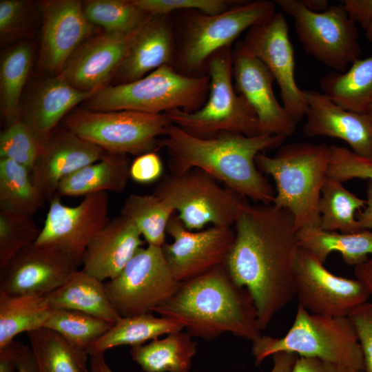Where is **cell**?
Returning a JSON list of instances; mask_svg holds the SVG:
<instances>
[{
  "instance_id": "obj_1",
  "label": "cell",
  "mask_w": 372,
  "mask_h": 372,
  "mask_svg": "<svg viewBox=\"0 0 372 372\" xmlns=\"http://www.w3.org/2000/svg\"><path fill=\"white\" fill-rule=\"evenodd\" d=\"M234 229L226 267L236 284L250 293L262 331L296 296L294 271L300 247L294 218L273 204H249Z\"/></svg>"
},
{
  "instance_id": "obj_2",
  "label": "cell",
  "mask_w": 372,
  "mask_h": 372,
  "mask_svg": "<svg viewBox=\"0 0 372 372\" xmlns=\"http://www.w3.org/2000/svg\"><path fill=\"white\" fill-rule=\"evenodd\" d=\"M286 137L262 134L247 136L223 133L203 138L170 124L159 146L169 155V173L200 169L239 195L261 204H272L276 191L258 169L256 157L266 149L280 147Z\"/></svg>"
},
{
  "instance_id": "obj_3",
  "label": "cell",
  "mask_w": 372,
  "mask_h": 372,
  "mask_svg": "<svg viewBox=\"0 0 372 372\" xmlns=\"http://www.w3.org/2000/svg\"><path fill=\"white\" fill-rule=\"evenodd\" d=\"M153 312L207 341L223 333L252 342L262 335L250 293L236 284L226 265L180 282L176 292Z\"/></svg>"
},
{
  "instance_id": "obj_4",
  "label": "cell",
  "mask_w": 372,
  "mask_h": 372,
  "mask_svg": "<svg viewBox=\"0 0 372 372\" xmlns=\"http://www.w3.org/2000/svg\"><path fill=\"white\" fill-rule=\"evenodd\" d=\"M330 145L295 142L282 145L273 156L259 153L256 164L276 184L272 204L289 211L298 231L320 227L318 205L328 178Z\"/></svg>"
},
{
  "instance_id": "obj_5",
  "label": "cell",
  "mask_w": 372,
  "mask_h": 372,
  "mask_svg": "<svg viewBox=\"0 0 372 372\" xmlns=\"http://www.w3.org/2000/svg\"><path fill=\"white\" fill-rule=\"evenodd\" d=\"M209 85V75L187 76L165 65L138 80L100 89L85 101V110L163 114L180 109L191 112L205 104Z\"/></svg>"
},
{
  "instance_id": "obj_6",
  "label": "cell",
  "mask_w": 372,
  "mask_h": 372,
  "mask_svg": "<svg viewBox=\"0 0 372 372\" xmlns=\"http://www.w3.org/2000/svg\"><path fill=\"white\" fill-rule=\"evenodd\" d=\"M278 352L293 353L363 372L364 358L355 327L349 316L314 314L298 305L292 326L280 338L261 335L253 342L256 365Z\"/></svg>"
},
{
  "instance_id": "obj_7",
  "label": "cell",
  "mask_w": 372,
  "mask_h": 372,
  "mask_svg": "<svg viewBox=\"0 0 372 372\" xmlns=\"http://www.w3.org/2000/svg\"><path fill=\"white\" fill-rule=\"evenodd\" d=\"M210 80L207 99L200 109L187 112L175 109L165 112L170 122L189 134L203 138L223 133L247 136L259 134L257 116L233 84L231 46L215 52L207 63Z\"/></svg>"
},
{
  "instance_id": "obj_8",
  "label": "cell",
  "mask_w": 372,
  "mask_h": 372,
  "mask_svg": "<svg viewBox=\"0 0 372 372\" xmlns=\"http://www.w3.org/2000/svg\"><path fill=\"white\" fill-rule=\"evenodd\" d=\"M276 12L275 1L269 0L240 1L216 14L185 11L174 69L184 75L201 76L215 52L231 46L242 32L269 19Z\"/></svg>"
},
{
  "instance_id": "obj_9",
  "label": "cell",
  "mask_w": 372,
  "mask_h": 372,
  "mask_svg": "<svg viewBox=\"0 0 372 372\" xmlns=\"http://www.w3.org/2000/svg\"><path fill=\"white\" fill-rule=\"evenodd\" d=\"M153 194L169 205L190 231H200L209 224L231 227L249 204L198 168L163 176Z\"/></svg>"
},
{
  "instance_id": "obj_10",
  "label": "cell",
  "mask_w": 372,
  "mask_h": 372,
  "mask_svg": "<svg viewBox=\"0 0 372 372\" xmlns=\"http://www.w3.org/2000/svg\"><path fill=\"white\" fill-rule=\"evenodd\" d=\"M172 124L167 115L130 110H76L65 116V129L116 155H141L154 152L158 137Z\"/></svg>"
},
{
  "instance_id": "obj_11",
  "label": "cell",
  "mask_w": 372,
  "mask_h": 372,
  "mask_svg": "<svg viewBox=\"0 0 372 372\" xmlns=\"http://www.w3.org/2000/svg\"><path fill=\"white\" fill-rule=\"evenodd\" d=\"M274 1L293 19L304 50L333 72H344L349 64L359 59L361 47L356 24L341 3L315 12L308 10L301 0Z\"/></svg>"
},
{
  "instance_id": "obj_12",
  "label": "cell",
  "mask_w": 372,
  "mask_h": 372,
  "mask_svg": "<svg viewBox=\"0 0 372 372\" xmlns=\"http://www.w3.org/2000/svg\"><path fill=\"white\" fill-rule=\"evenodd\" d=\"M162 247H141L114 279L105 282L107 296L121 317L153 311L178 290Z\"/></svg>"
},
{
  "instance_id": "obj_13",
  "label": "cell",
  "mask_w": 372,
  "mask_h": 372,
  "mask_svg": "<svg viewBox=\"0 0 372 372\" xmlns=\"http://www.w3.org/2000/svg\"><path fill=\"white\" fill-rule=\"evenodd\" d=\"M298 305L311 313L347 317L368 302L371 293L358 279L338 276L316 257L299 248L294 271Z\"/></svg>"
},
{
  "instance_id": "obj_14",
  "label": "cell",
  "mask_w": 372,
  "mask_h": 372,
  "mask_svg": "<svg viewBox=\"0 0 372 372\" xmlns=\"http://www.w3.org/2000/svg\"><path fill=\"white\" fill-rule=\"evenodd\" d=\"M109 195L106 192L88 194L77 205L63 204L56 196L35 244L56 248L79 267L92 238L110 221Z\"/></svg>"
},
{
  "instance_id": "obj_15",
  "label": "cell",
  "mask_w": 372,
  "mask_h": 372,
  "mask_svg": "<svg viewBox=\"0 0 372 372\" xmlns=\"http://www.w3.org/2000/svg\"><path fill=\"white\" fill-rule=\"evenodd\" d=\"M289 25L282 12L248 30L240 41L271 72L280 88L282 106L298 124L305 116L307 104L295 79V57L289 35Z\"/></svg>"
},
{
  "instance_id": "obj_16",
  "label": "cell",
  "mask_w": 372,
  "mask_h": 372,
  "mask_svg": "<svg viewBox=\"0 0 372 372\" xmlns=\"http://www.w3.org/2000/svg\"><path fill=\"white\" fill-rule=\"evenodd\" d=\"M166 231L172 242L163 245V253L173 276L180 282L226 265L235 239L231 227L212 226L190 231L176 213L171 217Z\"/></svg>"
},
{
  "instance_id": "obj_17",
  "label": "cell",
  "mask_w": 372,
  "mask_h": 372,
  "mask_svg": "<svg viewBox=\"0 0 372 372\" xmlns=\"http://www.w3.org/2000/svg\"><path fill=\"white\" fill-rule=\"evenodd\" d=\"M233 77L236 92L247 100L257 116L260 135L287 138L296 132L297 124L273 93V74L240 42L233 51Z\"/></svg>"
},
{
  "instance_id": "obj_18",
  "label": "cell",
  "mask_w": 372,
  "mask_h": 372,
  "mask_svg": "<svg viewBox=\"0 0 372 372\" xmlns=\"http://www.w3.org/2000/svg\"><path fill=\"white\" fill-rule=\"evenodd\" d=\"M78 268L59 249L33 243L0 269V291L45 296L65 284Z\"/></svg>"
},
{
  "instance_id": "obj_19",
  "label": "cell",
  "mask_w": 372,
  "mask_h": 372,
  "mask_svg": "<svg viewBox=\"0 0 372 372\" xmlns=\"http://www.w3.org/2000/svg\"><path fill=\"white\" fill-rule=\"evenodd\" d=\"M41 5L39 64L47 72L60 73L80 45L92 36L95 28L86 19L81 1L50 0Z\"/></svg>"
},
{
  "instance_id": "obj_20",
  "label": "cell",
  "mask_w": 372,
  "mask_h": 372,
  "mask_svg": "<svg viewBox=\"0 0 372 372\" xmlns=\"http://www.w3.org/2000/svg\"><path fill=\"white\" fill-rule=\"evenodd\" d=\"M141 26L129 33L105 32L91 37L80 45L58 75L83 92H96L105 87Z\"/></svg>"
},
{
  "instance_id": "obj_21",
  "label": "cell",
  "mask_w": 372,
  "mask_h": 372,
  "mask_svg": "<svg viewBox=\"0 0 372 372\" xmlns=\"http://www.w3.org/2000/svg\"><path fill=\"white\" fill-rule=\"evenodd\" d=\"M307 104L304 134L348 143L358 156L372 159V123L366 113L345 110L317 90H303Z\"/></svg>"
},
{
  "instance_id": "obj_22",
  "label": "cell",
  "mask_w": 372,
  "mask_h": 372,
  "mask_svg": "<svg viewBox=\"0 0 372 372\" xmlns=\"http://www.w3.org/2000/svg\"><path fill=\"white\" fill-rule=\"evenodd\" d=\"M105 152L65 129L53 132L31 172L34 185L49 202L56 196L63 178L101 160Z\"/></svg>"
},
{
  "instance_id": "obj_23",
  "label": "cell",
  "mask_w": 372,
  "mask_h": 372,
  "mask_svg": "<svg viewBox=\"0 0 372 372\" xmlns=\"http://www.w3.org/2000/svg\"><path fill=\"white\" fill-rule=\"evenodd\" d=\"M141 236L130 219L114 217L89 242L82 269L101 282L114 279L143 247Z\"/></svg>"
},
{
  "instance_id": "obj_24",
  "label": "cell",
  "mask_w": 372,
  "mask_h": 372,
  "mask_svg": "<svg viewBox=\"0 0 372 372\" xmlns=\"http://www.w3.org/2000/svg\"><path fill=\"white\" fill-rule=\"evenodd\" d=\"M168 15H152L139 28L115 75L121 83L138 80L174 60V36Z\"/></svg>"
},
{
  "instance_id": "obj_25",
  "label": "cell",
  "mask_w": 372,
  "mask_h": 372,
  "mask_svg": "<svg viewBox=\"0 0 372 372\" xmlns=\"http://www.w3.org/2000/svg\"><path fill=\"white\" fill-rule=\"evenodd\" d=\"M96 92L79 90L57 75L45 81L37 88L21 118L45 142L63 116Z\"/></svg>"
},
{
  "instance_id": "obj_26",
  "label": "cell",
  "mask_w": 372,
  "mask_h": 372,
  "mask_svg": "<svg viewBox=\"0 0 372 372\" xmlns=\"http://www.w3.org/2000/svg\"><path fill=\"white\" fill-rule=\"evenodd\" d=\"M45 296L52 309L80 311L112 324L121 318L107 296L105 282L83 269L77 270L65 284Z\"/></svg>"
},
{
  "instance_id": "obj_27",
  "label": "cell",
  "mask_w": 372,
  "mask_h": 372,
  "mask_svg": "<svg viewBox=\"0 0 372 372\" xmlns=\"http://www.w3.org/2000/svg\"><path fill=\"white\" fill-rule=\"evenodd\" d=\"M130 164L125 155L105 154L100 161L72 173L59 183L56 196H79L101 192H121L127 185Z\"/></svg>"
},
{
  "instance_id": "obj_28",
  "label": "cell",
  "mask_w": 372,
  "mask_h": 372,
  "mask_svg": "<svg viewBox=\"0 0 372 372\" xmlns=\"http://www.w3.org/2000/svg\"><path fill=\"white\" fill-rule=\"evenodd\" d=\"M300 248L324 263L333 252L342 255L344 262L358 266L372 256V231L364 229L355 233H338L320 227H306L297 231Z\"/></svg>"
},
{
  "instance_id": "obj_29",
  "label": "cell",
  "mask_w": 372,
  "mask_h": 372,
  "mask_svg": "<svg viewBox=\"0 0 372 372\" xmlns=\"http://www.w3.org/2000/svg\"><path fill=\"white\" fill-rule=\"evenodd\" d=\"M187 332H174L132 347L130 353L145 372H189L197 351V342Z\"/></svg>"
},
{
  "instance_id": "obj_30",
  "label": "cell",
  "mask_w": 372,
  "mask_h": 372,
  "mask_svg": "<svg viewBox=\"0 0 372 372\" xmlns=\"http://www.w3.org/2000/svg\"><path fill=\"white\" fill-rule=\"evenodd\" d=\"M320 86L336 105L365 113L372 104V55L356 59L344 72H331L320 79Z\"/></svg>"
},
{
  "instance_id": "obj_31",
  "label": "cell",
  "mask_w": 372,
  "mask_h": 372,
  "mask_svg": "<svg viewBox=\"0 0 372 372\" xmlns=\"http://www.w3.org/2000/svg\"><path fill=\"white\" fill-rule=\"evenodd\" d=\"M183 329V326L174 320L156 317L149 313L121 317L87 349V352L89 355L104 354L107 349L116 347L140 345Z\"/></svg>"
},
{
  "instance_id": "obj_32",
  "label": "cell",
  "mask_w": 372,
  "mask_h": 372,
  "mask_svg": "<svg viewBox=\"0 0 372 372\" xmlns=\"http://www.w3.org/2000/svg\"><path fill=\"white\" fill-rule=\"evenodd\" d=\"M52 310L45 296L0 291V348L22 332L43 328Z\"/></svg>"
},
{
  "instance_id": "obj_33",
  "label": "cell",
  "mask_w": 372,
  "mask_h": 372,
  "mask_svg": "<svg viewBox=\"0 0 372 372\" xmlns=\"http://www.w3.org/2000/svg\"><path fill=\"white\" fill-rule=\"evenodd\" d=\"M39 372H87V352L59 333L41 328L27 333Z\"/></svg>"
},
{
  "instance_id": "obj_34",
  "label": "cell",
  "mask_w": 372,
  "mask_h": 372,
  "mask_svg": "<svg viewBox=\"0 0 372 372\" xmlns=\"http://www.w3.org/2000/svg\"><path fill=\"white\" fill-rule=\"evenodd\" d=\"M45 200L26 167L0 158V209L32 216Z\"/></svg>"
},
{
  "instance_id": "obj_35",
  "label": "cell",
  "mask_w": 372,
  "mask_h": 372,
  "mask_svg": "<svg viewBox=\"0 0 372 372\" xmlns=\"http://www.w3.org/2000/svg\"><path fill=\"white\" fill-rule=\"evenodd\" d=\"M366 203V200L349 192L342 182L328 177L319 200L320 228L341 233H355L364 230L355 217V212L364 208Z\"/></svg>"
},
{
  "instance_id": "obj_36",
  "label": "cell",
  "mask_w": 372,
  "mask_h": 372,
  "mask_svg": "<svg viewBox=\"0 0 372 372\" xmlns=\"http://www.w3.org/2000/svg\"><path fill=\"white\" fill-rule=\"evenodd\" d=\"M32 59L30 45L23 43L6 52L0 67L1 114L7 126L21 118L19 101Z\"/></svg>"
},
{
  "instance_id": "obj_37",
  "label": "cell",
  "mask_w": 372,
  "mask_h": 372,
  "mask_svg": "<svg viewBox=\"0 0 372 372\" xmlns=\"http://www.w3.org/2000/svg\"><path fill=\"white\" fill-rule=\"evenodd\" d=\"M174 213L169 205L153 194L130 195L121 211L136 225L147 245L158 247L165 243L167 227Z\"/></svg>"
},
{
  "instance_id": "obj_38",
  "label": "cell",
  "mask_w": 372,
  "mask_h": 372,
  "mask_svg": "<svg viewBox=\"0 0 372 372\" xmlns=\"http://www.w3.org/2000/svg\"><path fill=\"white\" fill-rule=\"evenodd\" d=\"M83 10L89 22L106 32H131L152 16L132 0H87L83 2Z\"/></svg>"
},
{
  "instance_id": "obj_39",
  "label": "cell",
  "mask_w": 372,
  "mask_h": 372,
  "mask_svg": "<svg viewBox=\"0 0 372 372\" xmlns=\"http://www.w3.org/2000/svg\"><path fill=\"white\" fill-rule=\"evenodd\" d=\"M112 326L105 320L80 311L52 309L43 327L59 333L71 344L87 351Z\"/></svg>"
},
{
  "instance_id": "obj_40",
  "label": "cell",
  "mask_w": 372,
  "mask_h": 372,
  "mask_svg": "<svg viewBox=\"0 0 372 372\" xmlns=\"http://www.w3.org/2000/svg\"><path fill=\"white\" fill-rule=\"evenodd\" d=\"M39 229L32 216L0 210V269L37 240Z\"/></svg>"
},
{
  "instance_id": "obj_41",
  "label": "cell",
  "mask_w": 372,
  "mask_h": 372,
  "mask_svg": "<svg viewBox=\"0 0 372 372\" xmlns=\"http://www.w3.org/2000/svg\"><path fill=\"white\" fill-rule=\"evenodd\" d=\"M44 143L20 118L1 132L0 158L12 160L31 173L42 152Z\"/></svg>"
},
{
  "instance_id": "obj_42",
  "label": "cell",
  "mask_w": 372,
  "mask_h": 372,
  "mask_svg": "<svg viewBox=\"0 0 372 372\" xmlns=\"http://www.w3.org/2000/svg\"><path fill=\"white\" fill-rule=\"evenodd\" d=\"M327 176L342 183L353 178L372 180V159L358 156L347 147L330 145Z\"/></svg>"
},
{
  "instance_id": "obj_43",
  "label": "cell",
  "mask_w": 372,
  "mask_h": 372,
  "mask_svg": "<svg viewBox=\"0 0 372 372\" xmlns=\"http://www.w3.org/2000/svg\"><path fill=\"white\" fill-rule=\"evenodd\" d=\"M152 15H169L176 10H197L207 14L221 13L240 1L225 0H132Z\"/></svg>"
},
{
  "instance_id": "obj_44",
  "label": "cell",
  "mask_w": 372,
  "mask_h": 372,
  "mask_svg": "<svg viewBox=\"0 0 372 372\" xmlns=\"http://www.w3.org/2000/svg\"><path fill=\"white\" fill-rule=\"evenodd\" d=\"M356 331L363 358V372H372V301L355 308L349 316Z\"/></svg>"
},
{
  "instance_id": "obj_45",
  "label": "cell",
  "mask_w": 372,
  "mask_h": 372,
  "mask_svg": "<svg viewBox=\"0 0 372 372\" xmlns=\"http://www.w3.org/2000/svg\"><path fill=\"white\" fill-rule=\"evenodd\" d=\"M163 172L160 156L154 152L138 156L130 164V176L139 183H150L159 179Z\"/></svg>"
},
{
  "instance_id": "obj_46",
  "label": "cell",
  "mask_w": 372,
  "mask_h": 372,
  "mask_svg": "<svg viewBox=\"0 0 372 372\" xmlns=\"http://www.w3.org/2000/svg\"><path fill=\"white\" fill-rule=\"evenodd\" d=\"M26 4V1L23 0L0 1V32L1 36L8 34L16 28L23 19Z\"/></svg>"
},
{
  "instance_id": "obj_47",
  "label": "cell",
  "mask_w": 372,
  "mask_h": 372,
  "mask_svg": "<svg viewBox=\"0 0 372 372\" xmlns=\"http://www.w3.org/2000/svg\"><path fill=\"white\" fill-rule=\"evenodd\" d=\"M290 372H362L333 362L309 357L298 356Z\"/></svg>"
},
{
  "instance_id": "obj_48",
  "label": "cell",
  "mask_w": 372,
  "mask_h": 372,
  "mask_svg": "<svg viewBox=\"0 0 372 372\" xmlns=\"http://www.w3.org/2000/svg\"><path fill=\"white\" fill-rule=\"evenodd\" d=\"M340 3L349 19L364 30L372 23V0H343Z\"/></svg>"
},
{
  "instance_id": "obj_49",
  "label": "cell",
  "mask_w": 372,
  "mask_h": 372,
  "mask_svg": "<svg viewBox=\"0 0 372 372\" xmlns=\"http://www.w3.org/2000/svg\"><path fill=\"white\" fill-rule=\"evenodd\" d=\"M25 345L12 341L0 348V372H17V362Z\"/></svg>"
},
{
  "instance_id": "obj_50",
  "label": "cell",
  "mask_w": 372,
  "mask_h": 372,
  "mask_svg": "<svg viewBox=\"0 0 372 372\" xmlns=\"http://www.w3.org/2000/svg\"><path fill=\"white\" fill-rule=\"evenodd\" d=\"M272 356L273 367L270 372H290L298 355L289 352H278Z\"/></svg>"
},
{
  "instance_id": "obj_51",
  "label": "cell",
  "mask_w": 372,
  "mask_h": 372,
  "mask_svg": "<svg viewBox=\"0 0 372 372\" xmlns=\"http://www.w3.org/2000/svg\"><path fill=\"white\" fill-rule=\"evenodd\" d=\"M366 201V206L363 211H359L357 219L363 229L372 231V180H368Z\"/></svg>"
},
{
  "instance_id": "obj_52",
  "label": "cell",
  "mask_w": 372,
  "mask_h": 372,
  "mask_svg": "<svg viewBox=\"0 0 372 372\" xmlns=\"http://www.w3.org/2000/svg\"><path fill=\"white\" fill-rule=\"evenodd\" d=\"M17 372H39L33 352L30 346L25 345L18 362Z\"/></svg>"
},
{
  "instance_id": "obj_53",
  "label": "cell",
  "mask_w": 372,
  "mask_h": 372,
  "mask_svg": "<svg viewBox=\"0 0 372 372\" xmlns=\"http://www.w3.org/2000/svg\"><path fill=\"white\" fill-rule=\"evenodd\" d=\"M355 278L365 284L372 296V258L355 267Z\"/></svg>"
},
{
  "instance_id": "obj_54",
  "label": "cell",
  "mask_w": 372,
  "mask_h": 372,
  "mask_svg": "<svg viewBox=\"0 0 372 372\" xmlns=\"http://www.w3.org/2000/svg\"><path fill=\"white\" fill-rule=\"evenodd\" d=\"M90 358V372H113L107 364L104 354L92 355Z\"/></svg>"
},
{
  "instance_id": "obj_55",
  "label": "cell",
  "mask_w": 372,
  "mask_h": 372,
  "mask_svg": "<svg viewBox=\"0 0 372 372\" xmlns=\"http://www.w3.org/2000/svg\"><path fill=\"white\" fill-rule=\"evenodd\" d=\"M304 6L309 10L315 12H322L329 8L327 0H301Z\"/></svg>"
},
{
  "instance_id": "obj_56",
  "label": "cell",
  "mask_w": 372,
  "mask_h": 372,
  "mask_svg": "<svg viewBox=\"0 0 372 372\" xmlns=\"http://www.w3.org/2000/svg\"><path fill=\"white\" fill-rule=\"evenodd\" d=\"M365 34L366 38L370 41H372V23L369 25V27L365 30Z\"/></svg>"
},
{
  "instance_id": "obj_57",
  "label": "cell",
  "mask_w": 372,
  "mask_h": 372,
  "mask_svg": "<svg viewBox=\"0 0 372 372\" xmlns=\"http://www.w3.org/2000/svg\"><path fill=\"white\" fill-rule=\"evenodd\" d=\"M365 113L372 123V104L368 107Z\"/></svg>"
},
{
  "instance_id": "obj_58",
  "label": "cell",
  "mask_w": 372,
  "mask_h": 372,
  "mask_svg": "<svg viewBox=\"0 0 372 372\" xmlns=\"http://www.w3.org/2000/svg\"><path fill=\"white\" fill-rule=\"evenodd\" d=\"M87 372H90V370H88Z\"/></svg>"
}]
</instances>
